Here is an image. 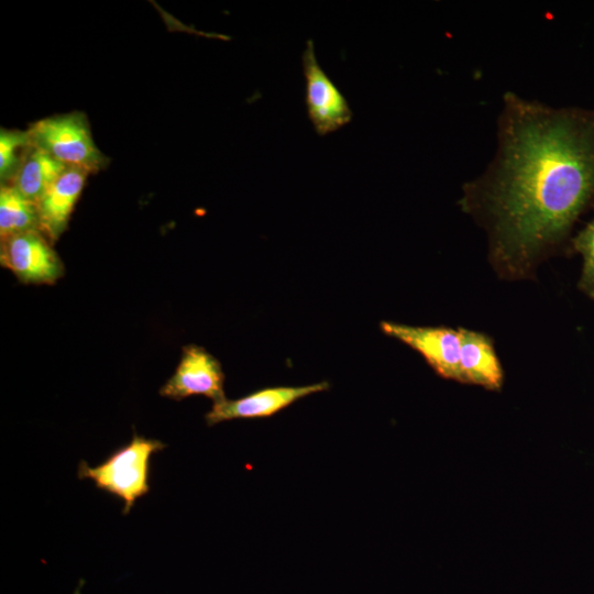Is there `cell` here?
<instances>
[{"label": "cell", "mask_w": 594, "mask_h": 594, "mask_svg": "<svg viewBox=\"0 0 594 594\" xmlns=\"http://www.w3.org/2000/svg\"><path fill=\"white\" fill-rule=\"evenodd\" d=\"M305 78V103L308 118L320 136L331 134L352 121L348 100L320 66L312 40L301 57Z\"/></svg>", "instance_id": "277c9868"}, {"label": "cell", "mask_w": 594, "mask_h": 594, "mask_svg": "<svg viewBox=\"0 0 594 594\" xmlns=\"http://www.w3.org/2000/svg\"><path fill=\"white\" fill-rule=\"evenodd\" d=\"M463 191L462 208L488 229L496 268L527 276L594 205V110L507 92L496 156Z\"/></svg>", "instance_id": "6da1fadb"}, {"label": "cell", "mask_w": 594, "mask_h": 594, "mask_svg": "<svg viewBox=\"0 0 594 594\" xmlns=\"http://www.w3.org/2000/svg\"><path fill=\"white\" fill-rule=\"evenodd\" d=\"M31 142L67 167L97 173L109 158L97 147L84 112L47 117L28 129Z\"/></svg>", "instance_id": "3957f363"}, {"label": "cell", "mask_w": 594, "mask_h": 594, "mask_svg": "<svg viewBox=\"0 0 594 594\" xmlns=\"http://www.w3.org/2000/svg\"><path fill=\"white\" fill-rule=\"evenodd\" d=\"M572 244L583 256L579 288L594 299V218L575 235Z\"/></svg>", "instance_id": "5bb4252c"}, {"label": "cell", "mask_w": 594, "mask_h": 594, "mask_svg": "<svg viewBox=\"0 0 594 594\" xmlns=\"http://www.w3.org/2000/svg\"><path fill=\"white\" fill-rule=\"evenodd\" d=\"M88 175L85 169L66 167L36 202L40 230L52 242L58 240L67 229Z\"/></svg>", "instance_id": "9c48e42d"}, {"label": "cell", "mask_w": 594, "mask_h": 594, "mask_svg": "<svg viewBox=\"0 0 594 594\" xmlns=\"http://www.w3.org/2000/svg\"><path fill=\"white\" fill-rule=\"evenodd\" d=\"M40 230L37 205L23 196L12 184L0 187V238Z\"/></svg>", "instance_id": "7c38bea8"}, {"label": "cell", "mask_w": 594, "mask_h": 594, "mask_svg": "<svg viewBox=\"0 0 594 594\" xmlns=\"http://www.w3.org/2000/svg\"><path fill=\"white\" fill-rule=\"evenodd\" d=\"M66 167L31 142L21 166L10 184L36 204Z\"/></svg>", "instance_id": "8fae6325"}, {"label": "cell", "mask_w": 594, "mask_h": 594, "mask_svg": "<svg viewBox=\"0 0 594 594\" xmlns=\"http://www.w3.org/2000/svg\"><path fill=\"white\" fill-rule=\"evenodd\" d=\"M459 330L461 383L499 389L504 375L493 341L482 332Z\"/></svg>", "instance_id": "30bf717a"}, {"label": "cell", "mask_w": 594, "mask_h": 594, "mask_svg": "<svg viewBox=\"0 0 594 594\" xmlns=\"http://www.w3.org/2000/svg\"><path fill=\"white\" fill-rule=\"evenodd\" d=\"M31 145L28 130H0V180L10 184L15 177L23 157Z\"/></svg>", "instance_id": "4fadbf2b"}, {"label": "cell", "mask_w": 594, "mask_h": 594, "mask_svg": "<svg viewBox=\"0 0 594 594\" xmlns=\"http://www.w3.org/2000/svg\"><path fill=\"white\" fill-rule=\"evenodd\" d=\"M381 330L418 352L441 377L461 382L460 330L382 321Z\"/></svg>", "instance_id": "8992f818"}, {"label": "cell", "mask_w": 594, "mask_h": 594, "mask_svg": "<svg viewBox=\"0 0 594 594\" xmlns=\"http://www.w3.org/2000/svg\"><path fill=\"white\" fill-rule=\"evenodd\" d=\"M41 231L31 230L1 239L0 262L24 284H54L64 274V265Z\"/></svg>", "instance_id": "5b68a950"}, {"label": "cell", "mask_w": 594, "mask_h": 594, "mask_svg": "<svg viewBox=\"0 0 594 594\" xmlns=\"http://www.w3.org/2000/svg\"><path fill=\"white\" fill-rule=\"evenodd\" d=\"M328 382L305 386H273L248 394L238 399L213 403L205 419L208 426L233 419L268 418L309 395L329 389Z\"/></svg>", "instance_id": "ba28073f"}, {"label": "cell", "mask_w": 594, "mask_h": 594, "mask_svg": "<svg viewBox=\"0 0 594 594\" xmlns=\"http://www.w3.org/2000/svg\"><path fill=\"white\" fill-rule=\"evenodd\" d=\"M224 381L220 361L202 346L188 344L183 348L180 361L160 394L177 402L205 396L217 403L226 399Z\"/></svg>", "instance_id": "52a82bcc"}, {"label": "cell", "mask_w": 594, "mask_h": 594, "mask_svg": "<svg viewBox=\"0 0 594 594\" xmlns=\"http://www.w3.org/2000/svg\"><path fill=\"white\" fill-rule=\"evenodd\" d=\"M165 447L157 439L134 433L129 443L114 450L102 463L90 466L81 461L78 479H89L98 490L122 499V513L127 515L135 501L148 493L151 458Z\"/></svg>", "instance_id": "7a4b0ae2"}]
</instances>
